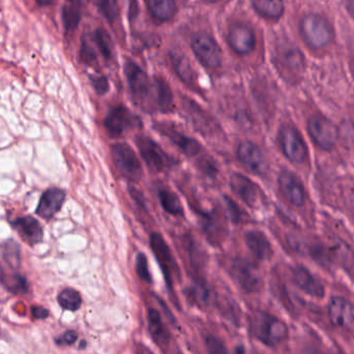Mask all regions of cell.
Masks as SVG:
<instances>
[{
  "label": "cell",
  "instance_id": "6da1fadb",
  "mask_svg": "<svg viewBox=\"0 0 354 354\" xmlns=\"http://www.w3.org/2000/svg\"><path fill=\"white\" fill-rule=\"evenodd\" d=\"M299 30L304 43L315 51L328 49L336 39L334 25L319 12L306 14L299 21Z\"/></svg>",
  "mask_w": 354,
  "mask_h": 354
},
{
  "label": "cell",
  "instance_id": "7a4b0ae2",
  "mask_svg": "<svg viewBox=\"0 0 354 354\" xmlns=\"http://www.w3.org/2000/svg\"><path fill=\"white\" fill-rule=\"evenodd\" d=\"M251 333L254 338L268 347H276L288 337L285 322L266 312H256L252 315Z\"/></svg>",
  "mask_w": 354,
  "mask_h": 354
},
{
  "label": "cell",
  "instance_id": "3957f363",
  "mask_svg": "<svg viewBox=\"0 0 354 354\" xmlns=\"http://www.w3.org/2000/svg\"><path fill=\"white\" fill-rule=\"evenodd\" d=\"M274 64L279 74L287 82H299L305 74V56L299 48L290 44H285L276 48Z\"/></svg>",
  "mask_w": 354,
  "mask_h": 354
},
{
  "label": "cell",
  "instance_id": "277c9868",
  "mask_svg": "<svg viewBox=\"0 0 354 354\" xmlns=\"http://www.w3.org/2000/svg\"><path fill=\"white\" fill-rule=\"evenodd\" d=\"M191 48L196 57L206 68L216 70L222 66L223 52L216 39L205 31L193 35Z\"/></svg>",
  "mask_w": 354,
  "mask_h": 354
},
{
  "label": "cell",
  "instance_id": "5b68a950",
  "mask_svg": "<svg viewBox=\"0 0 354 354\" xmlns=\"http://www.w3.org/2000/svg\"><path fill=\"white\" fill-rule=\"evenodd\" d=\"M226 41L237 55H250L257 46V35L249 23L235 21L227 27Z\"/></svg>",
  "mask_w": 354,
  "mask_h": 354
},
{
  "label": "cell",
  "instance_id": "8992f818",
  "mask_svg": "<svg viewBox=\"0 0 354 354\" xmlns=\"http://www.w3.org/2000/svg\"><path fill=\"white\" fill-rule=\"evenodd\" d=\"M307 130L313 142L322 151H330L338 143L339 129L320 114L310 116Z\"/></svg>",
  "mask_w": 354,
  "mask_h": 354
},
{
  "label": "cell",
  "instance_id": "52a82bcc",
  "mask_svg": "<svg viewBox=\"0 0 354 354\" xmlns=\"http://www.w3.org/2000/svg\"><path fill=\"white\" fill-rule=\"evenodd\" d=\"M112 158L118 171L131 181L140 180L143 176L142 165L134 149L127 143H115L111 147Z\"/></svg>",
  "mask_w": 354,
  "mask_h": 354
},
{
  "label": "cell",
  "instance_id": "ba28073f",
  "mask_svg": "<svg viewBox=\"0 0 354 354\" xmlns=\"http://www.w3.org/2000/svg\"><path fill=\"white\" fill-rule=\"evenodd\" d=\"M230 272L235 282L247 292H258L262 288V277L259 268L245 258L237 257L233 259Z\"/></svg>",
  "mask_w": 354,
  "mask_h": 354
},
{
  "label": "cell",
  "instance_id": "9c48e42d",
  "mask_svg": "<svg viewBox=\"0 0 354 354\" xmlns=\"http://www.w3.org/2000/svg\"><path fill=\"white\" fill-rule=\"evenodd\" d=\"M136 143L141 157L145 160L147 167L153 171H164L176 165V160L168 156L166 151L149 137H137Z\"/></svg>",
  "mask_w": 354,
  "mask_h": 354
},
{
  "label": "cell",
  "instance_id": "30bf717a",
  "mask_svg": "<svg viewBox=\"0 0 354 354\" xmlns=\"http://www.w3.org/2000/svg\"><path fill=\"white\" fill-rule=\"evenodd\" d=\"M279 143L285 157L292 163L301 164L308 155L307 145L301 133L290 124H285L279 132Z\"/></svg>",
  "mask_w": 354,
  "mask_h": 354
},
{
  "label": "cell",
  "instance_id": "8fae6325",
  "mask_svg": "<svg viewBox=\"0 0 354 354\" xmlns=\"http://www.w3.org/2000/svg\"><path fill=\"white\" fill-rule=\"evenodd\" d=\"M106 130L112 137H120L141 126V120L124 106H115L104 120Z\"/></svg>",
  "mask_w": 354,
  "mask_h": 354
},
{
  "label": "cell",
  "instance_id": "7c38bea8",
  "mask_svg": "<svg viewBox=\"0 0 354 354\" xmlns=\"http://www.w3.org/2000/svg\"><path fill=\"white\" fill-rule=\"evenodd\" d=\"M124 72L133 95L137 101L145 104L151 97V91H155V84L153 85L147 73L134 62H127Z\"/></svg>",
  "mask_w": 354,
  "mask_h": 354
},
{
  "label": "cell",
  "instance_id": "4fadbf2b",
  "mask_svg": "<svg viewBox=\"0 0 354 354\" xmlns=\"http://www.w3.org/2000/svg\"><path fill=\"white\" fill-rule=\"evenodd\" d=\"M151 248L159 261L168 287L172 289L174 274H178V266L169 247L161 234L153 233L151 236Z\"/></svg>",
  "mask_w": 354,
  "mask_h": 354
},
{
  "label": "cell",
  "instance_id": "5bb4252c",
  "mask_svg": "<svg viewBox=\"0 0 354 354\" xmlns=\"http://www.w3.org/2000/svg\"><path fill=\"white\" fill-rule=\"evenodd\" d=\"M237 156L243 165L256 176H266L268 163L261 149L251 141H243L237 149Z\"/></svg>",
  "mask_w": 354,
  "mask_h": 354
},
{
  "label": "cell",
  "instance_id": "9a60e30c",
  "mask_svg": "<svg viewBox=\"0 0 354 354\" xmlns=\"http://www.w3.org/2000/svg\"><path fill=\"white\" fill-rule=\"evenodd\" d=\"M328 318L337 328L351 330L354 328V305L342 297H333L328 303Z\"/></svg>",
  "mask_w": 354,
  "mask_h": 354
},
{
  "label": "cell",
  "instance_id": "2e32d148",
  "mask_svg": "<svg viewBox=\"0 0 354 354\" xmlns=\"http://www.w3.org/2000/svg\"><path fill=\"white\" fill-rule=\"evenodd\" d=\"M279 187L287 201L297 207H301L306 202V189L299 177L292 172L282 171L278 179Z\"/></svg>",
  "mask_w": 354,
  "mask_h": 354
},
{
  "label": "cell",
  "instance_id": "e0dca14e",
  "mask_svg": "<svg viewBox=\"0 0 354 354\" xmlns=\"http://www.w3.org/2000/svg\"><path fill=\"white\" fill-rule=\"evenodd\" d=\"M12 229L27 245H37L43 241L44 230L37 218L31 216H19L10 222Z\"/></svg>",
  "mask_w": 354,
  "mask_h": 354
},
{
  "label": "cell",
  "instance_id": "ac0fdd59",
  "mask_svg": "<svg viewBox=\"0 0 354 354\" xmlns=\"http://www.w3.org/2000/svg\"><path fill=\"white\" fill-rule=\"evenodd\" d=\"M66 197V192L59 187H53L46 189L39 198L35 214L44 220H50L62 209Z\"/></svg>",
  "mask_w": 354,
  "mask_h": 354
},
{
  "label": "cell",
  "instance_id": "d6986e66",
  "mask_svg": "<svg viewBox=\"0 0 354 354\" xmlns=\"http://www.w3.org/2000/svg\"><path fill=\"white\" fill-rule=\"evenodd\" d=\"M292 281L301 291L315 299H324L326 289L324 284L303 266H297L292 268Z\"/></svg>",
  "mask_w": 354,
  "mask_h": 354
},
{
  "label": "cell",
  "instance_id": "ffe728a7",
  "mask_svg": "<svg viewBox=\"0 0 354 354\" xmlns=\"http://www.w3.org/2000/svg\"><path fill=\"white\" fill-rule=\"evenodd\" d=\"M183 107L196 130L199 131L201 134L210 135L218 130V124L214 118L206 113L196 102L185 97L183 99Z\"/></svg>",
  "mask_w": 354,
  "mask_h": 354
},
{
  "label": "cell",
  "instance_id": "44dd1931",
  "mask_svg": "<svg viewBox=\"0 0 354 354\" xmlns=\"http://www.w3.org/2000/svg\"><path fill=\"white\" fill-rule=\"evenodd\" d=\"M231 189L250 207H256L259 203L260 189L255 183L241 174L230 177Z\"/></svg>",
  "mask_w": 354,
  "mask_h": 354
},
{
  "label": "cell",
  "instance_id": "7402d4cb",
  "mask_svg": "<svg viewBox=\"0 0 354 354\" xmlns=\"http://www.w3.org/2000/svg\"><path fill=\"white\" fill-rule=\"evenodd\" d=\"M156 129L160 133L168 137L187 157H194L201 151V145H199L198 141L185 136V135L176 131V129L163 124H158Z\"/></svg>",
  "mask_w": 354,
  "mask_h": 354
},
{
  "label": "cell",
  "instance_id": "603a6c76",
  "mask_svg": "<svg viewBox=\"0 0 354 354\" xmlns=\"http://www.w3.org/2000/svg\"><path fill=\"white\" fill-rule=\"evenodd\" d=\"M245 239L250 252L258 260H268L272 257V245L263 232L257 230L249 231L245 234Z\"/></svg>",
  "mask_w": 354,
  "mask_h": 354
},
{
  "label": "cell",
  "instance_id": "cb8c5ba5",
  "mask_svg": "<svg viewBox=\"0 0 354 354\" xmlns=\"http://www.w3.org/2000/svg\"><path fill=\"white\" fill-rule=\"evenodd\" d=\"M147 10L158 23L170 22L177 12L176 0H147Z\"/></svg>",
  "mask_w": 354,
  "mask_h": 354
},
{
  "label": "cell",
  "instance_id": "d4e9b609",
  "mask_svg": "<svg viewBox=\"0 0 354 354\" xmlns=\"http://www.w3.org/2000/svg\"><path fill=\"white\" fill-rule=\"evenodd\" d=\"M170 62L174 72L183 83L191 87L197 86V76L187 56L178 52H172L170 53Z\"/></svg>",
  "mask_w": 354,
  "mask_h": 354
},
{
  "label": "cell",
  "instance_id": "484cf974",
  "mask_svg": "<svg viewBox=\"0 0 354 354\" xmlns=\"http://www.w3.org/2000/svg\"><path fill=\"white\" fill-rule=\"evenodd\" d=\"M254 10L268 21H278L285 12L284 0H252Z\"/></svg>",
  "mask_w": 354,
  "mask_h": 354
},
{
  "label": "cell",
  "instance_id": "4316f807",
  "mask_svg": "<svg viewBox=\"0 0 354 354\" xmlns=\"http://www.w3.org/2000/svg\"><path fill=\"white\" fill-rule=\"evenodd\" d=\"M201 218L204 232L206 233L208 241L212 243V245H220L225 236L224 226L221 222L220 216L214 212H201Z\"/></svg>",
  "mask_w": 354,
  "mask_h": 354
},
{
  "label": "cell",
  "instance_id": "83f0119b",
  "mask_svg": "<svg viewBox=\"0 0 354 354\" xmlns=\"http://www.w3.org/2000/svg\"><path fill=\"white\" fill-rule=\"evenodd\" d=\"M147 320H149V333L153 341L160 346H166L169 343V333L164 324L160 312L156 309H149Z\"/></svg>",
  "mask_w": 354,
  "mask_h": 354
},
{
  "label": "cell",
  "instance_id": "f1b7e54d",
  "mask_svg": "<svg viewBox=\"0 0 354 354\" xmlns=\"http://www.w3.org/2000/svg\"><path fill=\"white\" fill-rule=\"evenodd\" d=\"M0 283L6 290L14 295H25L28 291V283L24 276L19 274L17 270L12 272H6L1 266H0Z\"/></svg>",
  "mask_w": 354,
  "mask_h": 354
},
{
  "label": "cell",
  "instance_id": "f546056e",
  "mask_svg": "<svg viewBox=\"0 0 354 354\" xmlns=\"http://www.w3.org/2000/svg\"><path fill=\"white\" fill-rule=\"evenodd\" d=\"M156 106L162 112H168L171 109L174 102V93L168 83L163 78L155 80Z\"/></svg>",
  "mask_w": 354,
  "mask_h": 354
},
{
  "label": "cell",
  "instance_id": "4dcf8cb0",
  "mask_svg": "<svg viewBox=\"0 0 354 354\" xmlns=\"http://www.w3.org/2000/svg\"><path fill=\"white\" fill-rule=\"evenodd\" d=\"M2 258L10 270H18L21 266V248L15 239H8L0 243Z\"/></svg>",
  "mask_w": 354,
  "mask_h": 354
},
{
  "label": "cell",
  "instance_id": "1f68e13d",
  "mask_svg": "<svg viewBox=\"0 0 354 354\" xmlns=\"http://www.w3.org/2000/svg\"><path fill=\"white\" fill-rule=\"evenodd\" d=\"M159 198L166 212L172 214V216L183 214V204H181L180 200L177 197L176 193L170 191V189H162L159 191Z\"/></svg>",
  "mask_w": 354,
  "mask_h": 354
},
{
  "label": "cell",
  "instance_id": "d6a6232c",
  "mask_svg": "<svg viewBox=\"0 0 354 354\" xmlns=\"http://www.w3.org/2000/svg\"><path fill=\"white\" fill-rule=\"evenodd\" d=\"M57 301L62 309L75 312L80 309L82 297L78 291L73 288H66L58 295Z\"/></svg>",
  "mask_w": 354,
  "mask_h": 354
},
{
  "label": "cell",
  "instance_id": "836d02e7",
  "mask_svg": "<svg viewBox=\"0 0 354 354\" xmlns=\"http://www.w3.org/2000/svg\"><path fill=\"white\" fill-rule=\"evenodd\" d=\"M93 41L99 49L100 53L106 59H112L113 57V44L111 37L104 28L95 29L93 32Z\"/></svg>",
  "mask_w": 354,
  "mask_h": 354
},
{
  "label": "cell",
  "instance_id": "e575fe53",
  "mask_svg": "<svg viewBox=\"0 0 354 354\" xmlns=\"http://www.w3.org/2000/svg\"><path fill=\"white\" fill-rule=\"evenodd\" d=\"M62 18L64 29L66 31L76 30L81 21L80 8L72 6V4H66L62 8Z\"/></svg>",
  "mask_w": 354,
  "mask_h": 354
},
{
  "label": "cell",
  "instance_id": "d590c367",
  "mask_svg": "<svg viewBox=\"0 0 354 354\" xmlns=\"http://www.w3.org/2000/svg\"><path fill=\"white\" fill-rule=\"evenodd\" d=\"M97 10L109 23H115L120 17V6L118 0H95Z\"/></svg>",
  "mask_w": 354,
  "mask_h": 354
},
{
  "label": "cell",
  "instance_id": "8d00e7d4",
  "mask_svg": "<svg viewBox=\"0 0 354 354\" xmlns=\"http://www.w3.org/2000/svg\"><path fill=\"white\" fill-rule=\"evenodd\" d=\"M136 272L139 278L145 282L151 283V272L149 270V262L145 254L139 253L136 258Z\"/></svg>",
  "mask_w": 354,
  "mask_h": 354
},
{
  "label": "cell",
  "instance_id": "74e56055",
  "mask_svg": "<svg viewBox=\"0 0 354 354\" xmlns=\"http://www.w3.org/2000/svg\"><path fill=\"white\" fill-rule=\"evenodd\" d=\"M205 347L208 354H228L224 342L218 337L212 336V335L206 337Z\"/></svg>",
  "mask_w": 354,
  "mask_h": 354
},
{
  "label": "cell",
  "instance_id": "f35d334b",
  "mask_svg": "<svg viewBox=\"0 0 354 354\" xmlns=\"http://www.w3.org/2000/svg\"><path fill=\"white\" fill-rule=\"evenodd\" d=\"M80 59L87 66H93L97 62V54L93 46L87 41H83L81 45Z\"/></svg>",
  "mask_w": 354,
  "mask_h": 354
},
{
  "label": "cell",
  "instance_id": "ab89813d",
  "mask_svg": "<svg viewBox=\"0 0 354 354\" xmlns=\"http://www.w3.org/2000/svg\"><path fill=\"white\" fill-rule=\"evenodd\" d=\"M91 84L95 88V93L99 95H104L109 91V82L104 76H91Z\"/></svg>",
  "mask_w": 354,
  "mask_h": 354
},
{
  "label": "cell",
  "instance_id": "60d3db41",
  "mask_svg": "<svg viewBox=\"0 0 354 354\" xmlns=\"http://www.w3.org/2000/svg\"><path fill=\"white\" fill-rule=\"evenodd\" d=\"M225 201H226L227 212H228L229 216H230L232 222H241V218H243V212H241V208L229 197H225Z\"/></svg>",
  "mask_w": 354,
  "mask_h": 354
},
{
  "label": "cell",
  "instance_id": "b9f144b4",
  "mask_svg": "<svg viewBox=\"0 0 354 354\" xmlns=\"http://www.w3.org/2000/svg\"><path fill=\"white\" fill-rule=\"evenodd\" d=\"M77 339H78V334L74 330H68V332L64 333L60 338H58V340L56 342L58 343V345H62V346H70V345L74 344L76 342Z\"/></svg>",
  "mask_w": 354,
  "mask_h": 354
},
{
  "label": "cell",
  "instance_id": "7bdbcfd3",
  "mask_svg": "<svg viewBox=\"0 0 354 354\" xmlns=\"http://www.w3.org/2000/svg\"><path fill=\"white\" fill-rule=\"evenodd\" d=\"M31 312H32L33 317L37 318V319H44V318L48 317V315H49L45 308L37 307V306H33L31 308Z\"/></svg>",
  "mask_w": 354,
  "mask_h": 354
},
{
  "label": "cell",
  "instance_id": "ee69618b",
  "mask_svg": "<svg viewBox=\"0 0 354 354\" xmlns=\"http://www.w3.org/2000/svg\"><path fill=\"white\" fill-rule=\"evenodd\" d=\"M346 10L348 12L349 16L354 19V0H344Z\"/></svg>",
  "mask_w": 354,
  "mask_h": 354
},
{
  "label": "cell",
  "instance_id": "f6af8a7d",
  "mask_svg": "<svg viewBox=\"0 0 354 354\" xmlns=\"http://www.w3.org/2000/svg\"><path fill=\"white\" fill-rule=\"evenodd\" d=\"M136 351L137 354H155L149 348V347L145 346V345L143 344L137 345Z\"/></svg>",
  "mask_w": 354,
  "mask_h": 354
},
{
  "label": "cell",
  "instance_id": "bcb514c9",
  "mask_svg": "<svg viewBox=\"0 0 354 354\" xmlns=\"http://www.w3.org/2000/svg\"><path fill=\"white\" fill-rule=\"evenodd\" d=\"M87 0H68V4L81 8L83 4L86 3Z\"/></svg>",
  "mask_w": 354,
  "mask_h": 354
},
{
  "label": "cell",
  "instance_id": "7dc6e473",
  "mask_svg": "<svg viewBox=\"0 0 354 354\" xmlns=\"http://www.w3.org/2000/svg\"><path fill=\"white\" fill-rule=\"evenodd\" d=\"M54 0H35V2H37V6H50V4L53 3Z\"/></svg>",
  "mask_w": 354,
  "mask_h": 354
},
{
  "label": "cell",
  "instance_id": "c3c4849f",
  "mask_svg": "<svg viewBox=\"0 0 354 354\" xmlns=\"http://www.w3.org/2000/svg\"><path fill=\"white\" fill-rule=\"evenodd\" d=\"M234 354H245V347L237 346L236 348H235Z\"/></svg>",
  "mask_w": 354,
  "mask_h": 354
},
{
  "label": "cell",
  "instance_id": "681fc988",
  "mask_svg": "<svg viewBox=\"0 0 354 354\" xmlns=\"http://www.w3.org/2000/svg\"><path fill=\"white\" fill-rule=\"evenodd\" d=\"M305 354H326L324 351H319V349H311V351H307Z\"/></svg>",
  "mask_w": 354,
  "mask_h": 354
},
{
  "label": "cell",
  "instance_id": "f907efd6",
  "mask_svg": "<svg viewBox=\"0 0 354 354\" xmlns=\"http://www.w3.org/2000/svg\"><path fill=\"white\" fill-rule=\"evenodd\" d=\"M206 3H216V2L221 1V0H203Z\"/></svg>",
  "mask_w": 354,
  "mask_h": 354
},
{
  "label": "cell",
  "instance_id": "816d5d0a",
  "mask_svg": "<svg viewBox=\"0 0 354 354\" xmlns=\"http://www.w3.org/2000/svg\"><path fill=\"white\" fill-rule=\"evenodd\" d=\"M353 272H354V258H353Z\"/></svg>",
  "mask_w": 354,
  "mask_h": 354
}]
</instances>
